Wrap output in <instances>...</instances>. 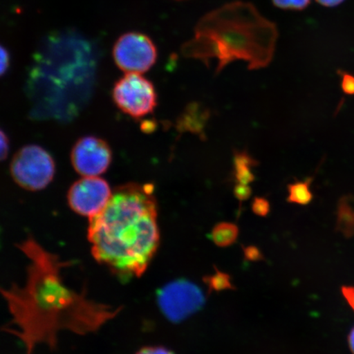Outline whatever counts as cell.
Returning a JSON list of instances; mask_svg holds the SVG:
<instances>
[{"mask_svg": "<svg viewBox=\"0 0 354 354\" xmlns=\"http://www.w3.org/2000/svg\"><path fill=\"white\" fill-rule=\"evenodd\" d=\"M19 250L28 257L26 280L22 286L12 284L2 295L12 319L6 331L32 354L38 344L54 349L57 335L68 330L78 335L95 332L121 311L87 298L85 292L66 286L61 275L68 263L44 250L32 238L21 243Z\"/></svg>", "mask_w": 354, "mask_h": 354, "instance_id": "1", "label": "cell"}, {"mask_svg": "<svg viewBox=\"0 0 354 354\" xmlns=\"http://www.w3.org/2000/svg\"><path fill=\"white\" fill-rule=\"evenodd\" d=\"M153 190L149 184L120 185L104 209L88 219L93 257L122 280L142 276L158 250L160 232Z\"/></svg>", "mask_w": 354, "mask_h": 354, "instance_id": "2", "label": "cell"}, {"mask_svg": "<svg viewBox=\"0 0 354 354\" xmlns=\"http://www.w3.org/2000/svg\"><path fill=\"white\" fill-rule=\"evenodd\" d=\"M278 35L277 25L254 4L234 1L203 16L181 53L207 66L218 59L216 74L236 60L247 62L250 70L264 68L273 59Z\"/></svg>", "mask_w": 354, "mask_h": 354, "instance_id": "3", "label": "cell"}, {"mask_svg": "<svg viewBox=\"0 0 354 354\" xmlns=\"http://www.w3.org/2000/svg\"><path fill=\"white\" fill-rule=\"evenodd\" d=\"M12 179L21 188L37 192L47 187L54 178V159L38 145H26L13 157L10 165Z\"/></svg>", "mask_w": 354, "mask_h": 354, "instance_id": "4", "label": "cell"}, {"mask_svg": "<svg viewBox=\"0 0 354 354\" xmlns=\"http://www.w3.org/2000/svg\"><path fill=\"white\" fill-rule=\"evenodd\" d=\"M113 99L119 109L133 118L147 116L157 106L152 82L138 73L124 75L115 84Z\"/></svg>", "mask_w": 354, "mask_h": 354, "instance_id": "5", "label": "cell"}, {"mask_svg": "<svg viewBox=\"0 0 354 354\" xmlns=\"http://www.w3.org/2000/svg\"><path fill=\"white\" fill-rule=\"evenodd\" d=\"M158 306L168 320L180 322L197 313L205 304L201 288L185 280L172 281L158 291Z\"/></svg>", "mask_w": 354, "mask_h": 354, "instance_id": "6", "label": "cell"}, {"mask_svg": "<svg viewBox=\"0 0 354 354\" xmlns=\"http://www.w3.org/2000/svg\"><path fill=\"white\" fill-rule=\"evenodd\" d=\"M113 56L119 68L126 73L142 74L157 60V48L147 35L128 32L115 43Z\"/></svg>", "mask_w": 354, "mask_h": 354, "instance_id": "7", "label": "cell"}, {"mask_svg": "<svg viewBox=\"0 0 354 354\" xmlns=\"http://www.w3.org/2000/svg\"><path fill=\"white\" fill-rule=\"evenodd\" d=\"M113 190L104 179L98 176H84L68 190V205L77 214L88 219L100 214L112 197Z\"/></svg>", "mask_w": 354, "mask_h": 354, "instance_id": "8", "label": "cell"}, {"mask_svg": "<svg viewBox=\"0 0 354 354\" xmlns=\"http://www.w3.org/2000/svg\"><path fill=\"white\" fill-rule=\"evenodd\" d=\"M71 159L78 174L98 176L107 171L112 160V151L104 140L86 136L75 144Z\"/></svg>", "mask_w": 354, "mask_h": 354, "instance_id": "9", "label": "cell"}, {"mask_svg": "<svg viewBox=\"0 0 354 354\" xmlns=\"http://www.w3.org/2000/svg\"><path fill=\"white\" fill-rule=\"evenodd\" d=\"M211 112L205 105L197 103L190 104L185 109L177 122V127L181 132L189 131L206 140L205 128L209 121Z\"/></svg>", "mask_w": 354, "mask_h": 354, "instance_id": "10", "label": "cell"}, {"mask_svg": "<svg viewBox=\"0 0 354 354\" xmlns=\"http://www.w3.org/2000/svg\"><path fill=\"white\" fill-rule=\"evenodd\" d=\"M259 162L246 152H234V178L237 183L248 185L253 183L255 176L250 168L258 166Z\"/></svg>", "mask_w": 354, "mask_h": 354, "instance_id": "11", "label": "cell"}, {"mask_svg": "<svg viewBox=\"0 0 354 354\" xmlns=\"http://www.w3.org/2000/svg\"><path fill=\"white\" fill-rule=\"evenodd\" d=\"M239 228L236 224L220 223L212 229V241L219 247H227L236 241Z\"/></svg>", "mask_w": 354, "mask_h": 354, "instance_id": "12", "label": "cell"}, {"mask_svg": "<svg viewBox=\"0 0 354 354\" xmlns=\"http://www.w3.org/2000/svg\"><path fill=\"white\" fill-rule=\"evenodd\" d=\"M337 227L339 231L349 234L354 227V198L343 197L338 205Z\"/></svg>", "mask_w": 354, "mask_h": 354, "instance_id": "13", "label": "cell"}, {"mask_svg": "<svg viewBox=\"0 0 354 354\" xmlns=\"http://www.w3.org/2000/svg\"><path fill=\"white\" fill-rule=\"evenodd\" d=\"M313 178H308L304 181H297V183L288 185V192L289 196L287 198V202L290 203H296L299 205H307L313 201V194L310 190Z\"/></svg>", "mask_w": 354, "mask_h": 354, "instance_id": "14", "label": "cell"}, {"mask_svg": "<svg viewBox=\"0 0 354 354\" xmlns=\"http://www.w3.org/2000/svg\"><path fill=\"white\" fill-rule=\"evenodd\" d=\"M203 280L210 292L234 289L231 277L227 273L219 271L218 268H215L214 274L203 277Z\"/></svg>", "mask_w": 354, "mask_h": 354, "instance_id": "15", "label": "cell"}, {"mask_svg": "<svg viewBox=\"0 0 354 354\" xmlns=\"http://www.w3.org/2000/svg\"><path fill=\"white\" fill-rule=\"evenodd\" d=\"M274 6L282 10H303L306 8L311 0H272Z\"/></svg>", "mask_w": 354, "mask_h": 354, "instance_id": "16", "label": "cell"}, {"mask_svg": "<svg viewBox=\"0 0 354 354\" xmlns=\"http://www.w3.org/2000/svg\"><path fill=\"white\" fill-rule=\"evenodd\" d=\"M252 211L259 216H268L270 212V203L264 198L256 197L252 203Z\"/></svg>", "mask_w": 354, "mask_h": 354, "instance_id": "17", "label": "cell"}, {"mask_svg": "<svg viewBox=\"0 0 354 354\" xmlns=\"http://www.w3.org/2000/svg\"><path fill=\"white\" fill-rule=\"evenodd\" d=\"M252 188L248 185L239 184L234 187V196L239 201L243 202L249 199L252 196Z\"/></svg>", "mask_w": 354, "mask_h": 354, "instance_id": "18", "label": "cell"}, {"mask_svg": "<svg viewBox=\"0 0 354 354\" xmlns=\"http://www.w3.org/2000/svg\"><path fill=\"white\" fill-rule=\"evenodd\" d=\"M243 252L245 259L250 262H257V261L263 259L262 252L255 246L243 247Z\"/></svg>", "mask_w": 354, "mask_h": 354, "instance_id": "19", "label": "cell"}, {"mask_svg": "<svg viewBox=\"0 0 354 354\" xmlns=\"http://www.w3.org/2000/svg\"><path fill=\"white\" fill-rule=\"evenodd\" d=\"M342 86L345 94L354 95V77L351 75L343 74Z\"/></svg>", "mask_w": 354, "mask_h": 354, "instance_id": "20", "label": "cell"}, {"mask_svg": "<svg viewBox=\"0 0 354 354\" xmlns=\"http://www.w3.org/2000/svg\"><path fill=\"white\" fill-rule=\"evenodd\" d=\"M136 354H174L163 347H145L141 348Z\"/></svg>", "mask_w": 354, "mask_h": 354, "instance_id": "21", "label": "cell"}, {"mask_svg": "<svg viewBox=\"0 0 354 354\" xmlns=\"http://www.w3.org/2000/svg\"><path fill=\"white\" fill-rule=\"evenodd\" d=\"M342 293L345 299L351 307L354 310V287L344 286L342 287Z\"/></svg>", "mask_w": 354, "mask_h": 354, "instance_id": "22", "label": "cell"}, {"mask_svg": "<svg viewBox=\"0 0 354 354\" xmlns=\"http://www.w3.org/2000/svg\"><path fill=\"white\" fill-rule=\"evenodd\" d=\"M1 74L6 73L8 66H10V55L3 46L1 47Z\"/></svg>", "mask_w": 354, "mask_h": 354, "instance_id": "23", "label": "cell"}, {"mask_svg": "<svg viewBox=\"0 0 354 354\" xmlns=\"http://www.w3.org/2000/svg\"><path fill=\"white\" fill-rule=\"evenodd\" d=\"M8 139L3 131H1V158L2 160L6 159L8 153Z\"/></svg>", "mask_w": 354, "mask_h": 354, "instance_id": "24", "label": "cell"}, {"mask_svg": "<svg viewBox=\"0 0 354 354\" xmlns=\"http://www.w3.org/2000/svg\"><path fill=\"white\" fill-rule=\"evenodd\" d=\"M344 0H317V2L325 7H335L342 3Z\"/></svg>", "mask_w": 354, "mask_h": 354, "instance_id": "25", "label": "cell"}, {"mask_svg": "<svg viewBox=\"0 0 354 354\" xmlns=\"http://www.w3.org/2000/svg\"><path fill=\"white\" fill-rule=\"evenodd\" d=\"M348 345L351 348L352 353L354 354V327L348 335Z\"/></svg>", "mask_w": 354, "mask_h": 354, "instance_id": "26", "label": "cell"}]
</instances>
